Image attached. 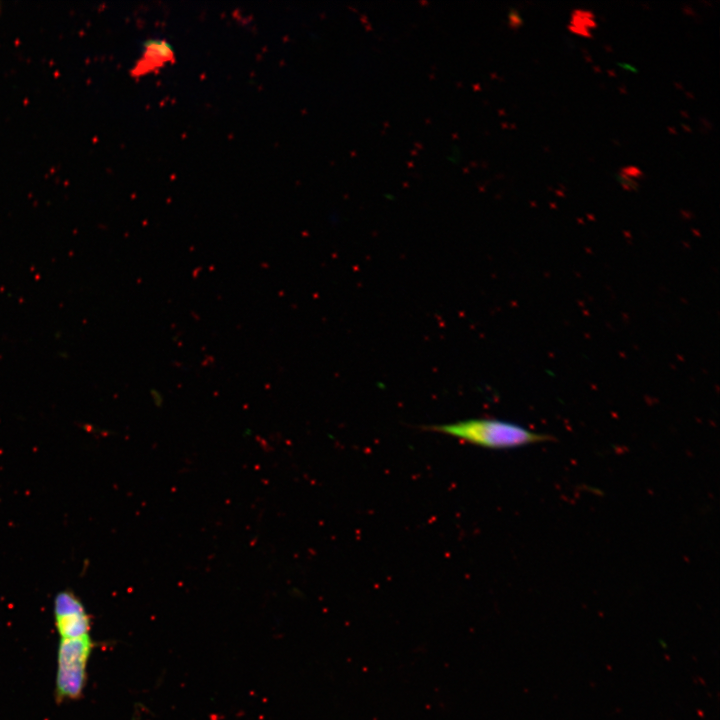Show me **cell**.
Masks as SVG:
<instances>
[{
    "label": "cell",
    "mask_w": 720,
    "mask_h": 720,
    "mask_svg": "<svg viewBox=\"0 0 720 720\" xmlns=\"http://www.w3.org/2000/svg\"><path fill=\"white\" fill-rule=\"evenodd\" d=\"M94 646L90 634L60 639L55 678L57 703L76 700L83 695L87 682V666Z\"/></svg>",
    "instance_id": "obj_2"
},
{
    "label": "cell",
    "mask_w": 720,
    "mask_h": 720,
    "mask_svg": "<svg viewBox=\"0 0 720 720\" xmlns=\"http://www.w3.org/2000/svg\"><path fill=\"white\" fill-rule=\"evenodd\" d=\"M53 616L60 639L78 638L90 634V616L80 600L71 590L56 594L53 601Z\"/></svg>",
    "instance_id": "obj_3"
},
{
    "label": "cell",
    "mask_w": 720,
    "mask_h": 720,
    "mask_svg": "<svg viewBox=\"0 0 720 720\" xmlns=\"http://www.w3.org/2000/svg\"><path fill=\"white\" fill-rule=\"evenodd\" d=\"M426 429L487 449H511L552 440L549 435L531 431L518 424L489 418L431 425Z\"/></svg>",
    "instance_id": "obj_1"
},
{
    "label": "cell",
    "mask_w": 720,
    "mask_h": 720,
    "mask_svg": "<svg viewBox=\"0 0 720 720\" xmlns=\"http://www.w3.org/2000/svg\"><path fill=\"white\" fill-rule=\"evenodd\" d=\"M174 52L165 39H150L143 48L133 73L137 76L149 73L172 61Z\"/></svg>",
    "instance_id": "obj_4"
},
{
    "label": "cell",
    "mask_w": 720,
    "mask_h": 720,
    "mask_svg": "<svg viewBox=\"0 0 720 720\" xmlns=\"http://www.w3.org/2000/svg\"><path fill=\"white\" fill-rule=\"evenodd\" d=\"M595 27L593 14L585 10H575L572 14L570 29L583 36H591L590 29Z\"/></svg>",
    "instance_id": "obj_5"
},
{
    "label": "cell",
    "mask_w": 720,
    "mask_h": 720,
    "mask_svg": "<svg viewBox=\"0 0 720 720\" xmlns=\"http://www.w3.org/2000/svg\"><path fill=\"white\" fill-rule=\"evenodd\" d=\"M640 174L641 171L636 167H626L621 170L619 174V181L625 188L633 189L638 185L636 179L639 178Z\"/></svg>",
    "instance_id": "obj_6"
}]
</instances>
